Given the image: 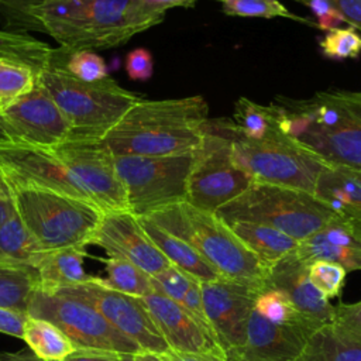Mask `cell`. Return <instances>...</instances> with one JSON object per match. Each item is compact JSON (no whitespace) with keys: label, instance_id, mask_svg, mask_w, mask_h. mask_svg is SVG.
I'll return each instance as SVG.
<instances>
[{"label":"cell","instance_id":"cell-28","mask_svg":"<svg viewBox=\"0 0 361 361\" xmlns=\"http://www.w3.org/2000/svg\"><path fill=\"white\" fill-rule=\"evenodd\" d=\"M61 51L52 49L47 42L13 30H0V58L30 66L35 75L51 65Z\"/></svg>","mask_w":361,"mask_h":361},{"label":"cell","instance_id":"cell-18","mask_svg":"<svg viewBox=\"0 0 361 361\" xmlns=\"http://www.w3.org/2000/svg\"><path fill=\"white\" fill-rule=\"evenodd\" d=\"M89 0H32L23 1L20 13L24 24L47 32L65 54L86 49Z\"/></svg>","mask_w":361,"mask_h":361},{"label":"cell","instance_id":"cell-39","mask_svg":"<svg viewBox=\"0 0 361 361\" xmlns=\"http://www.w3.org/2000/svg\"><path fill=\"white\" fill-rule=\"evenodd\" d=\"M63 66L72 76L85 82H96L109 76L104 59L90 49L66 54Z\"/></svg>","mask_w":361,"mask_h":361},{"label":"cell","instance_id":"cell-26","mask_svg":"<svg viewBox=\"0 0 361 361\" xmlns=\"http://www.w3.org/2000/svg\"><path fill=\"white\" fill-rule=\"evenodd\" d=\"M86 248H62L45 251L37 268L38 286L44 290H52L61 286L85 283L93 279L86 274L83 261Z\"/></svg>","mask_w":361,"mask_h":361},{"label":"cell","instance_id":"cell-38","mask_svg":"<svg viewBox=\"0 0 361 361\" xmlns=\"http://www.w3.org/2000/svg\"><path fill=\"white\" fill-rule=\"evenodd\" d=\"M320 49L324 56L334 61L357 58L361 54V37L354 27L336 28L322 38Z\"/></svg>","mask_w":361,"mask_h":361},{"label":"cell","instance_id":"cell-11","mask_svg":"<svg viewBox=\"0 0 361 361\" xmlns=\"http://www.w3.org/2000/svg\"><path fill=\"white\" fill-rule=\"evenodd\" d=\"M49 149L103 213L128 210L114 154L102 138L69 137Z\"/></svg>","mask_w":361,"mask_h":361},{"label":"cell","instance_id":"cell-12","mask_svg":"<svg viewBox=\"0 0 361 361\" xmlns=\"http://www.w3.org/2000/svg\"><path fill=\"white\" fill-rule=\"evenodd\" d=\"M61 295L80 299L96 310L121 334L133 340L142 351L162 354L169 350L141 298L104 288L96 282L61 286L52 289Z\"/></svg>","mask_w":361,"mask_h":361},{"label":"cell","instance_id":"cell-13","mask_svg":"<svg viewBox=\"0 0 361 361\" xmlns=\"http://www.w3.org/2000/svg\"><path fill=\"white\" fill-rule=\"evenodd\" d=\"M0 182L51 189L94 204L49 148L27 142H0Z\"/></svg>","mask_w":361,"mask_h":361},{"label":"cell","instance_id":"cell-5","mask_svg":"<svg viewBox=\"0 0 361 361\" xmlns=\"http://www.w3.org/2000/svg\"><path fill=\"white\" fill-rule=\"evenodd\" d=\"M3 186L20 220L44 251L89 245L103 216L99 207L51 189Z\"/></svg>","mask_w":361,"mask_h":361},{"label":"cell","instance_id":"cell-41","mask_svg":"<svg viewBox=\"0 0 361 361\" xmlns=\"http://www.w3.org/2000/svg\"><path fill=\"white\" fill-rule=\"evenodd\" d=\"M330 324L343 337L361 344V300L334 307Z\"/></svg>","mask_w":361,"mask_h":361},{"label":"cell","instance_id":"cell-29","mask_svg":"<svg viewBox=\"0 0 361 361\" xmlns=\"http://www.w3.org/2000/svg\"><path fill=\"white\" fill-rule=\"evenodd\" d=\"M21 338L31 348L32 354L44 361H63L78 350L56 326L38 317L28 316Z\"/></svg>","mask_w":361,"mask_h":361},{"label":"cell","instance_id":"cell-44","mask_svg":"<svg viewBox=\"0 0 361 361\" xmlns=\"http://www.w3.org/2000/svg\"><path fill=\"white\" fill-rule=\"evenodd\" d=\"M27 319H28L27 312L0 307V333L21 338L23 329Z\"/></svg>","mask_w":361,"mask_h":361},{"label":"cell","instance_id":"cell-40","mask_svg":"<svg viewBox=\"0 0 361 361\" xmlns=\"http://www.w3.org/2000/svg\"><path fill=\"white\" fill-rule=\"evenodd\" d=\"M151 279H152V286H154L155 292H158L180 305H182L185 293L188 292L190 285L196 281L195 278H192L190 275L180 271L179 268H176L172 264L169 267H166L165 269H162L161 272L152 275Z\"/></svg>","mask_w":361,"mask_h":361},{"label":"cell","instance_id":"cell-17","mask_svg":"<svg viewBox=\"0 0 361 361\" xmlns=\"http://www.w3.org/2000/svg\"><path fill=\"white\" fill-rule=\"evenodd\" d=\"M89 244L102 247L109 257L134 264L151 276L171 265L130 210L103 213Z\"/></svg>","mask_w":361,"mask_h":361},{"label":"cell","instance_id":"cell-32","mask_svg":"<svg viewBox=\"0 0 361 361\" xmlns=\"http://www.w3.org/2000/svg\"><path fill=\"white\" fill-rule=\"evenodd\" d=\"M103 262L106 265L107 276H93V282L104 288L137 298H142L155 292L151 275H148L134 264L116 257H109L107 259H103Z\"/></svg>","mask_w":361,"mask_h":361},{"label":"cell","instance_id":"cell-14","mask_svg":"<svg viewBox=\"0 0 361 361\" xmlns=\"http://www.w3.org/2000/svg\"><path fill=\"white\" fill-rule=\"evenodd\" d=\"M0 118L16 142L51 148L72 134L63 113L38 79L28 93L0 106Z\"/></svg>","mask_w":361,"mask_h":361},{"label":"cell","instance_id":"cell-50","mask_svg":"<svg viewBox=\"0 0 361 361\" xmlns=\"http://www.w3.org/2000/svg\"><path fill=\"white\" fill-rule=\"evenodd\" d=\"M0 361H44L32 353H0Z\"/></svg>","mask_w":361,"mask_h":361},{"label":"cell","instance_id":"cell-7","mask_svg":"<svg viewBox=\"0 0 361 361\" xmlns=\"http://www.w3.org/2000/svg\"><path fill=\"white\" fill-rule=\"evenodd\" d=\"M219 123L231 138L234 164L254 180L313 195L320 172L329 165L299 147L279 128L262 140H250L234 131L230 121Z\"/></svg>","mask_w":361,"mask_h":361},{"label":"cell","instance_id":"cell-42","mask_svg":"<svg viewBox=\"0 0 361 361\" xmlns=\"http://www.w3.org/2000/svg\"><path fill=\"white\" fill-rule=\"evenodd\" d=\"M126 72L133 80H148L154 73V59L147 48L138 47L126 55Z\"/></svg>","mask_w":361,"mask_h":361},{"label":"cell","instance_id":"cell-10","mask_svg":"<svg viewBox=\"0 0 361 361\" xmlns=\"http://www.w3.org/2000/svg\"><path fill=\"white\" fill-rule=\"evenodd\" d=\"M27 313L56 326L76 348L130 355L142 351L138 344L114 329L99 310L68 295L35 288Z\"/></svg>","mask_w":361,"mask_h":361},{"label":"cell","instance_id":"cell-33","mask_svg":"<svg viewBox=\"0 0 361 361\" xmlns=\"http://www.w3.org/2000/svg\"><path fill=\"white\" fill-rule=\"evenodd\" d=\"M233 118L230 123L234 131L250 140H262L278 128L272 106H262L247 97L235 102Z\"/></svg>","mask_w":361,"mask_h":361},{"label":"cell","instance_id":"cell-9","mask_svg":"<svg viewBox=\"0 0 361 361\" xmlns=\"http://www.w3.org/2000/svg\"><path fill=\"white\" fill-rule=\"evenodd\" d=\"M252 182L254 179L233 161L231 138L219 121H209L203 141L195 152L186 202L196 209L216 213L217 209L240 196Z\"/></svg>","mask_w":361,"mask_h":361},{"label":"cell","instance_id":"cell-31","mask_svg":"<svg viewBox=\"0 0 361 361\" xmlns=\"http://www.w3.org/2000/svg\"><path fill=\"white\" fill-rule=\"evenodd\" d=\"M252 309L269 322L300 329L310 334H314L322 329V326L316 324L310 319L305 317L300 312H298V309L282 292L272 288L259 289L254 299Z\"/></svg>","mask_w":361,"mask_h":361},{"label":"cell","instance_id":"cell-22","mask_svg":"<svg viewBox=\"0 0 361 361\" xmlns=\"http://www.w3.org/2000/svg\"><path fill=\"white\" fill-rule=\"evenodd\" d=\"M262 288L282 292L298 312L322 327L333 322L334 306L313 286L307 275V265L293 251L271 267Z\"/></svg>","mask_w":361,"mask_h":361},{"label":"cell","instance_id":"cell-43","mask_svg":"<svg viewBox=\"0 0 361 361\" xmlns=\"http://www.w3.org/2000/svg\"><path fill=\"white\" fill-rule=\"evenodd\" d=\"M182 306L207 330L210 331L213 336V330L209 324V320L206 317V313H204V307H203V299H202V289H200V282L199 281H195L190 288L188 289V292L185 293L183 296V300H182ZM216 337V336H214ZM217 340V338H216Z\"/></svg>","mask_w":361,"mask_h":361},{"label":"cell","instance_id":"cell-54","mask_svg":"<svg viewBox=\"0 0 361 361\" xmlns=\"http://www.w3.org/2000/svg\"><path fill=\"white\" fill-rule=\"evenodd\" d=\"M3 196H7V190H6V188L0 182V197H3Z\"/></svg>","mask_w":361,"mask_h":361},{"label":"cell","instance_id":"cell-49","mask_svg":"<svg viewBox=\"0 0 361 361\" xmlns=\"http://www.w3.org/2000/svg\"><path fill=\"white\" fill-rule=\"evenodd\" d=\"M151 1L157 8L166 11L172 7H193L197 0H148Z\"/></svg>","mask_w":361,"mask_h":361},{"label":"cell","instance_id":"cell-51","mask_svg":"<svg viewBox=\"0 0 361 361\" xmlns=\"http://www.w3.org/2000/svg\"><path fill=\"white\" fill-rule=\"evenodd\" d=\"M14 213V206L13 202L7 193V196L0 197V227L1 224Z\"/></svg>","mask_w":361,"mask_h":361},{"label":"cell","instance_id":"cell-34","mask_svg":"<svg viewBox=\"0 0 361 361\" xmlns=\"http://www.w3.org/2000/svg\"><path fill=\"white\" fill-rule=\"evenodd\" d=\"M37 286V274L0 264V307L27 312Z\"/></svg>","mask_w":361,"mask_h":361},{"label":"cell","instance_id":"cell-52","mask_svg":"<svg viewBox=\"0 0 361 361\" xmlns=\"http://www.w3.org/2000/svg\"><path fill=\"white\" fill-rule=\"evenodd\" d=\"M131 361H162V358L149 351H138L131 355Z\"/></svg>","mask_w":361,"mask_h":361},{"label":"cell","instance_id":"cell-24","mask_svg":"<svg viewBox=\"0 0 361 361\" xmlns=\"http://www.w3.org/2000/svg\"><path fill=\"white\" fill-rule=\"evenodd\" d=\"M138 221L151 241L172 265L199 282H209L221 278V275L189 243L165 231L148 217H138Z\"/></svg>","mask_w":361,"mask_h":361},{"label":"cell","instance_id":"cell-23","mask_svg":"<svg viewBox=\"0 0 361 361\" xmlns=\"http://www.w3.org/2000/svg\"><path fill=\"white\" fill-rule=\"evenodd\" d=\"M313 195L336 214L361 220V169L326 166L317 178Z\"/></svg>","mask_w":361,"mask_h":361},{"label":"cell","instance_id":"cell-37","mask_svg":"<svg viewBox=\"0 0 361 361\" xmlns=\"http://www.w3.org/2000/svg\"><path fill=\"white\" fill-rule=\"evenodd\" d=\"M307 275L313 286L327 299H330L340 295L347 271L336 262L317 259L307 265Z\"/></svg>","mask_w":361,"mask_h":361},{"label":"cell","instance_id":"cell-2","mask_svg":"<svg viewBox=\"0 0 361 361\" xmlns=\"http://www.w3.org/2000/svg\"><path fill=\"white\" fill-rule=\"evenodd\" d=\"M209 104L202 96L135 103L102 138L114 155H182L199 149Z\"/></svg>","mask_w":361,"mask_h":361},{"label":"cell","instance_id":"cell-4","mask_svg":"<svg viewBox=\"0 0 361 361\" xmlns=\"http://www.w3.org/2000/svg\"><path fill=\"white\" fill-rule=\"evenodd\" d=\"M59 56L39 73L38 82L48 90L68 120L71 137L103 138L106 133L142 97L121 87L113 78L85 82L72 76Z\"/></svg>","mask_w":361,"mask_h":361},{"label":"cell","instance_id":"cell-16","mask_svg":"<svg viewBox=\"0 0 361 361\" xmlns=\"http://www.w3.org/2000/svg\"><path fill=\"white\" fill-rule=\"evenodd\" d=\"M165 13L148 0H89L86 49L126 44L133 35L162 23Z\"/></svg>","mask_w":361,"mask_h":361},{"label":"cell","instance_id":"cell-36","mask_svg":"<svg viewBox=\"0 0 361 361\" xmlns=\"http://www.w3.org/2000/svg\"><path fill=\"white\" fill-rule=\"evenodd\" d=\"M221 4V10L227 16L235 17H285L289 20L306 23L314 25L312 21L298 17L290 13L279 0H217Z\"/></svg>","mask_w":361,"mask_h":361},{"label":"cell","instance_id":"cell-6","mask_svg":"<svg viewBox=\"0 0 361 361\" xmlns=\"http://www.w3.org/2000/svg\"><path fill=\"white\" fill-rule=\"evenodd\" d=\"M224 221H251L274 227L302 241L320 230L336 213L314 195L254 180L240 196L216 210Z\"/></svg>","mask_w":361,"mask_h":361},{"label":"cell","instance_id":"cell-55","mask_svg":"<svg viewBox=\"0 0 361 361\" xmlns=\"http://www.w3.org/2000/svg\"><path fill=\"white\" fill-rule=\"evenodd\" d=\"M121 361H131V355L130 354H123Z\"/></svg>","mask_w":361,"mask_h":361},{"label":"cell","instance_id":"cell-21","mask_svg":"<svg viewBox=\"0 0 361 361\" xmlns=\"http://www.w3.org/2000/svg\"><path fill=\"white\" fill-rule=\"evenodd\" d=\"M295 255L309 265L324 259L347 272L361 269V220L334 214L320 230L299 241Z\"/></svg>","mask_w":361,"mask_h":361},{"label":"cell","instance_id":"cell-48","mask_svg":"<svg viewBox=\"0 0 361 361\" xmlns=\"http://www.w3.org/2000/svg\"><path fill=\"white\" fill-rule=\"evenodd\" d=\"M344 23V17L341 16V13H338L336 8H330L323 17L317 18V28L323 30V31H331L338 28V25Z\"/></svg>","mask_w":361,"mask_h":361},{"label":"cell","instance_id":"cell-8","mask_svg":"<svg viewBox=\"0 0 361 361\" xmlns=\"http://www.w3.org/2000/svg\"><path fill=\"white\" fill-rule=\"evenodd\" d=\"M193 154L114 155L117 175L126 189L128 210L144 217L168 206L186 202Z\"/></svg>","mask_w":361,"mask_h":361},{"label":"cell","instance_id":"cell-3","mask_svg":"<svg viewBox=\"0 0 361 361\" xmlns=\"http://www.w3.org/2000/svg\"><path fill=\"white\" fill-rule=\"evenodd\" d=\"M144 217L189 243L223 278L262 289L271 268L216 213L182 202Z\"/></svg>","mask_w":361,"mask_h":361},{"label":"cell","instance_id":"cell-20","mask_svg":"<svg viewBox=\"0 0 361 361\" xmlns=\"http://www.w3.org/2000/svg\"><path fill=\"white\" fill-rule=\"evenodd\" d=\"M313 334L290 326L276 324L258 314H250L243 345L227 361H295Z\"/></svg>","mask_w":361,"mask_h":361},{"label":"cell","instance_id":"cell-47","mask_svg":"<svg viewBox=\"0 0 361 361\" xmlns=\"http://www.w3.org/2000/svg\"><path fill=\"white\" fill-rule=\"evenodd\" d=\"M162 361H227L226 357L216 355V354H199V353H183L168 350L159 354Z\"/></svg>","mask_w":361,"mask_h":361},{"label":"cell","instance_id":"cell-15","mask_svg":"<svg viewBox=\"0 0 361 361\" xmlns=\"http://www.w3.org/2000/svg\"><path fill=\"white\" fill-rule=\"evenodd\" d=\"M202 299L209 324L226 354L240 348L245 340L247 324L259 288L219 278L200 282Z\"/></svg>","mask_w":361,"mask_h":361},{"label":"cell","instance_id":"cell-19","mask_svg":"<svg viewBox=\"0 0 361 361\" xmlns=\"http://www.w3.org/2000/svg\"><path fill=\"white\" fill-rule=\"evenodd\" d=\"M141 299L171 350L226 357L216 337L180 303L158 292L145 295Z\"/></svg>","mask_w":361,"mask_h":361},{"label":"cell","instance_id":"cell-53","mask_svg":"<svg viewBox=\"0 0 361 361\" xmlns=\"http://www.w3.org/2000/svg\"><path fill=\"white\" fill-rule=\"evenodd\" d=\"M10 141H13V142H16L14 140H13V137L10 135V133L7 131V128H6V126L3 124V121H1V118H0V142H10Z\"/></svg>","mask_w":361,"mask_h":361},{"label":"cell","instance_id":"cell-35","mask_svg":"<svg viewBox=\"0 0 361 361\" xmlns=\"http://www.w3.org/2000/svg\"><path fill=\"white\" fill-rule=\"evenodd\" d=\"M35 82L37 75L30 66L0 58V106L28 93Z\"/></svg>","mask_w":361,"mask_h":361},{"label":"cell","instance_id":"cell-1","mask_svg":"<svg viewBox=\"0 0 361 361\" xmlns=\"http://www.w3.org/2000/svg\"><path fill=\"white\" fill-rule=\"evenodd\" d=\"M276 127L326 165L361 169V92L329 89L310 99L275 97Z\"/></svg>","mask_w":361,"mask_h":361},{"label":"cell","instance_id":"cell-45","mask_svg":"<svg viewBox=\"0 0 361 361\" xmlns=\"http://www.w3.org/2000/svg\"><path fill=\"white\" fill-rule=\"evenodd\" d=\"M331 7L344 17L351 27L361 30V0H329Z\"/></svg>","mask_w":361,"mask_h":361},{"label":"cell","instance_id":"cell-30","mask_svg":"<svg viewBox=\"0 0 361 361\" xmlns=\"http://www.w3.org/2000/svg\"><path fill=\"white\" fill-rule=\"evenodd\" d=\"M295 361H361V344L343 337L327 324L309 338Z\"/></svg>","mask_w":361,"mask_h":361},{"label":"cell","instance_id":"cell-46","mask_svg":"<svg viewBox=\"0 0 361 361\" xmlns=\"http://www.w3.org/2000/svg\"><path fill=\"white\" fill-rule=\"evenodd\" d=\"M123 354L103 350H85L78 348L63 361H121Z\"/></svg>","mask_w":361,"mask_h":361},{"label":"cell","instance_id":"cell-25","mask_svg":"<svg viewBox=\"0 0 361 361\" xmlns=\"http://www.w3.org/2000/svg\"><path fill=\"white\" fill-rule=\"evenodd\" d=\"M226 224L240 241L269 268L295 251L299 244V241L290 235L265 224L251 221H228Z\"/></svg>","mask_w":361,"mask_h":361},{"label":"cell","instance_id":"cell-27","mask_svg":"<svg viewBox=\"0 0 361 361\" xmlns=\"http://www.w3.org/2000/svg\"><path fill=\"white\" fill-rule=\"evenodd\" d=\"M44 252L14 210L0 227V264L37 274Z\"/></svg>","mask_w":361,"mask_h":361}]
</instances>
